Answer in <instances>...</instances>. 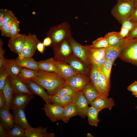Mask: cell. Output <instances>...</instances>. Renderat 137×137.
Wrapping results in <instances>:
<instances>
[{"instance_id":"cell-16","label":"cell","mask_w":137,"mask_h":137,"mask_svg":"<svg viewBox=\"0 0 137 137\" xmlns=\"http://www.w3.org/2000/svg\"><path fill=\"white\" fill-rule=\"evenodd\" d=\"M26 35L20 34L10 38L8 41V46L11 50L18 55L22 51L25 42Z\"/></svg>"},{"instance_id":"cell-10","label":"cell","mask_w":137,"mask_h":137,"mask_svg":"<svg viewBox=\"0 0 137 137\" xmlns=\"http://www.w3.org/2000/svg\"><path fill=\"white\" fill-rule=\"evenodd\" d=\"M64 108L53 104H46L43 109L48 118L52 122L60 119L63 114Z\"/></svg>"},{"instance_id":"cell-50","label":"cell","mask_w":137,"mask_h":137,"mask_svg":"<svg viewBox=\"0 0 137 137\" xmlns=\"http://www.w3.org/2000/svg\"><path fill=\"white\" fill-rule=\"evenodd\" d=\"M126 37H129L133 39L137 38V26L130 31Z\"/></svg>"},{"instance_id":"cell-37","label":"cell","mask_w":137,"mask_h":137,"mask_svg":"<svg viewBox=\"0 0 137 137\" xmlns=\"http://www.w3.org/2000/svg\"><path fill=\"white\" fill-rule=\"evenodd\" d=\"M108 41L109 45H114L117 43L120 40L119 31H111L106 34L104 36Z\"/></svg>"},{"instance_id":"cell-47","label":"cell","mask_w":137,"mask_h":137,"mask_svg":"<svg viewBox=\"0 0 137 137\" xmlns=\"http://www.w3.org/2000/svg\"><path fill=\"white\" fill-rule=\"evenodd\" d=\"M130 31L127 29L121 27L119 31V35L121 39L126 38L128 35Z\"/></svg>"},{"instance_id":"cell-22","label":"cell","mask_w":137,"mask_h":137,"mask_svg":"<svg viewBox=\"0 0 137 137\" xmlns=\"http://www.w3.org/2000/svg\"><path fill=\"white\" fill-rule=\"evenodd\" d=\"M82 91L90 105L100 95L91 81L86 85Z\"/></svg>"},{"instance_id":"cell-4","label":"cell","mask_w":137,"mask_h":137,"mask_svg":"<svg viewBox=\"0 0 137 137\" xmlns=\"http://www.w3.org/2000/svg\"><path fill=\"white\" fill-rule=\"evenodd\" d=\"M40 42L35 34L29 33L28 35H26L24 47L16 60L32 57L37 49V44Z\"/></svg>"},{"instance_id":"cell-8","label":"cell","mask_w":137,"mask_h":137,"mask_svg":"<svg viewBox=\"0 0 137 137\" xmlns=\"http://www.w3.org/2000/svg\"><path fill=\"white\" fill-rule=\"evenodd\" d=\"M74 55L86 65L89 66L91 64L88 53L85 46H82L75 40L71 35L67 37Z\"/></svg>"},{"instance_id":"cell-49","label":"cell","mask_w":137,"mask_h":137,"mask_svg":"<svg viewBox=\"0 0 137 137\" xmlns=\"http://www.w3.org/2000/svg\"><path fill=\"white\" fill-rule=\"evenodd\" d=\"M6 101L2 91L0 90V108L6 106Z\"/></svg>"},{"instance_id":"cell-23","label":"cell","mask_w":137,"mask_h":137,"mask_svg":"<svg viewBox=\"0 0 137 137\" xmlns=\"http://www.w3.org/2000/svg\"><path fill=\"white\" fill-rule=\"evenodd\" d=\"M78 115L77 108L73 102L64 107L60 120H62L64 123H66L70 118Z\"/></svg>"},{"instance_id":"cell-17","label":"cell","mask_w":137,"mask_h":137,"mask_svg":"<svg viewBox=\"0 0 137 137\" xmlns=\"http://www.w3.org/2000/svg\"><path fill=\"white\" fill-rule=\"evenodd\" d=\"M90 105L96 108L100 112L105 108L111 110L112 108L114 106V102L112 98H108L104 95H100Z\"/></svg>"},{"instance_id":"cell-21","label":"cell","mask_w":137,"mask_h":137,"mask_svg":"<svg viewBox=\"0 0 137 137\" xmlns=\"http://www.w3.org/2000/svg\"><path fill=\"white\" fill-rule=\"evenodd\" d=\"M47 127L41 126L36 128L25 129L26 137H54L55 134L53 132H47Z\"/></svg>"},{"instance_id":"cell-51","label":"cell","mask_w":137,"mask_h":137,"mask_svg":"<svg viewBox=\"0 0 137 137\" xmlns=\"http://www.w3.org/2000/svg\"><path fill=\"white\" fill-rule=\"evenodd\" d=\"M0 137H8L7 131L4 128L1 122H0Z\"/></svg>"},{"instance_id":"cell-6","label":"cell","mask_w":137,"mask_h":137,"mask_svg":"<svg viewBox=\"0 0 137 137\" xmlns=\"http://www.w3.org/2000/svg\"><path fill=\"white\" fill-rule=\"evenodd\" d=\"M133 39L129 37H126L121 39L116 44L112 45H109L105 48L106 58L114 62L122 52Z\"/></svg>"},{"instance_id":"cell-44","label":"cell","mask_w":137,"mask_h":137,"mask_svg":"<svg viewBox=\"0 0 137 137\" xmlns=\"http://www.w3.org/2000/svg\"><path fill=\"white\" fill-rule=\"evenodd\" d=\"M122 27L128 29L130 31L132 30L136 26L128 19L123 21L121 24Z\"/></svg>"},{"instance_id":"cell-45","label":"cell","mask_w":137,"mask_h":137,"mask_svg":"<svg viewBox=\"0 0 137 137\" xmlns=\"http://www.w3.org/2000/svg\"><path fill=\"white\" fill-rule=\"evenodd\" d=\"M106 59V58L105 57L100 59L91 60H90V62L92 65L101 67L104 64Z\"/></svg>"},{"instance_id":"cell-57","label":"cell","mask_w":137,"mask_h":137,"mask_svg":"<svg viewBox=\"0 0 137 137\" xmlns=\"http://www.w3.org/2000/svg\"><path fill=\"white\" fill-rule=\"evenodd\" d=\"M132 94L135 97H137V91L135 93H132Z\"/></svg>"},{"instance_id":"cell-7","label":"cell","mask_w":137,"mask_h":137,"mask_svg":"<svg viewBox=\"0 0 137 137\" xmlns=\"http://www.w3.org/2000/svg\"><path fill=\"white\" fill-rule=\"evenodd\" d=\"M118 57L125 62L137 66V38L130 41Z\"/></svg>"},{"instance_id":"cell-11","label":"cell","mask_w":137,"mask_h":137,"mask_svg":"<svg viewBox=\"0 0 137 137\" xmlns=\"http://www.w3.org/2000/svg\"><path fill=\"white\" fill-rule=\"evenodd\" d=\"M25 83L33 94L37 95L42 98L46 104H51V96L45 90V89L37 82L31 80Z\"/></svg>"},{"instance_id":"cell-29","label":"cell","mask_w":137,"mask_h":137,"mask_svg":"<svg viewBox=\"0 0 137 137\" xmlns=\"http://www.w3.org/2000/svg\"><path fill=\"white\" fill-rule=\"evenodd\" d=\"M99 84L103 94L108 97L110 87V81L107 79L102 71L101 67H100Z\"/></svg>"},{"instance_id":"cell-52","label":"cell","mask_w":137,"mask_h":137,"mask_svg":"<svg viewBox=\"0 0 137 137\" xmlns=\"http://www.w3.org/2000/svg\"><path fill=\"white\" fill-rule=\"evenodd\" d=\"M45 46H49L52 43L51 39L48 37H46L44 39L43 42Z\"/></svg>"},{"instance_id":"cell-39","label":"cell","mask_w":137,"mask_h":137,"mask_svg":"<svg viewBox=\"0 0 137 137\" xmlns=\"http://www.w3.org/2000/svg\"><path fill=\"white\" fill-rule=\"evenodd\" d=\"M19 23V21L16 18L11 25L9 31V37H12L20 34Z\"/></svg>"},{"instance_id":"cell-24","label":"cell","mask_w":137,"mask_h":137,"mask_svg":"<svg viewBox=\"0 0 137 137\" xmlns=\"http://www.w3.org/2000/svg\"><path fill=\"white\" fill-rule=\"evenodd\" d=\"M39 70L46 72L58 73L56 66L54 62L53 58H51L38 62Z\"/></svg>"},{"instance_id":"cell-41","label":"cell","mask_w":137,"mask_h":137,"mask_svg":"<svg viewBox=\"0 0 137 137\" xmlns=\"http://www.w3.org/2000/svg\"><path fill=\"white\" fill-rule=\"evenodd\" d=\"M8 76L5 67L0 69V90H2Z\"/></svg>"},{"instance_id":"cell-34","label":"cell","mask_w":137,"mask_h":137,"mask_svg":"<svg viewBox=\"0 0 137 137\" xmlns=\"http://www.w3.org/2000/svg\"><path fill=\"white\" fill-rule=\"evenodd\" d=\"M8 137H25V129L20 126L14 124L12 128L7 131Z\"/></svg>"},{"instance_id":"cell-43","label":"cell","mask_w":137,"mask_h":137,"mask_svg":"<svg viewBox=\"0 0 137 137\" xmlns=\"http://www.w3.org/2000/svg\"><path fill=\"white\" fill-rule=\"evenodd\" d=\"M15 16L14 14L11 11L6 9L5 15L2 20L0 22V27Z\"/></svg>"},{"instance_id":"cell-18","label":"cell","mask_w":137,"mask_h":137,"mask_svg":"<svg viewBox=\"0 0 137 137\" xmlns=\"http://www.w3.org/2000/svg\"><path fill=\"white\" fill-rule=\"evenodd\" d=\"M9 110L6 106L0 110L1 122L7 131L11 129L14 124L13 115Z\"/></svg>"},{"instance_id":"cell-19","label":"cell","mask_w":137,"mask_h":137,"mask_svg":"<svg viewBox=\"0 0 137 137\" xmlns=\"http://www.w3.org/2000/svg\"><path fill=\"white\" fill-rule=\"evenodd\" d=\"M74 55L67 59L65 62L70 65L79 73L86 75L90 70L89 66Z\"/></svg>"},{"instance_id":"cell-5","label":"cell","mask_w":137,"mask_h":137,"mask_svg":"<svg viewBox=\"0 0 137 137\" xmlns=\"http://www.w3.org/2000/svg\"><path fill=\"white\" fill-rule=\"evenodd\" d=\"M52 47L54 52L53 59L55 60L61 61L62 60L65 62L74 55H71L73 52L67 37L60 44L52 45Z\"/></svg>"},{"instance_id":"cell-1","label":"cell","mask_w":137,"mask_h":137,"mask_svg":"<svg viewBox=\"0 0 137 137\" xmlns=\"http://www.w3.org/2000/svg\"><path fill=\"white\" fill-rule=\"evenodd\" d=\"M37 76L32 80L40 84L51 96L55 95L60 89L66 85V80L59 73L39 70Z\"/></svg>"},{"instance_id":"cell-25","label":"cell","mask_w":137,"mask_h":137,"mask_svg":"<svg viewBox=\"0 0 137 137\" xmlns=\"http://www.w3.org/2000/svg\"><path fill=\"white\" fill-rule=\"evenodd\" d=\"M99 67L92 65L90 76L91 81L99 94L100 95H104L102 93L99 85Z\"/></svg>"},{"instance_id":"cell-40","label":"cell","mask_w":137,"mask_h":137,"mask_svg":"<svg viewBox=\"0 0 137 137\" xmlns=\"http://www.w3.org/2000/svg\"><path fill=\"white\" fill-rule=\"evenodd\" d=\"M16 18L15 16L0 27L2 36L4 37H9V31L11 25Z\"/></svg>"},{"instance_id":"cell-15","label":"cell","mask_w":137,"mask_h":137,"mask_svg":"<svg viewBox=\"0 0 137 137\" xmlns=\"http://www.w3.org/2000/svg\"><path fill=\"white\" fill-rule=\"evenodd\" d=\"M13 93H24L33 95L26 84L17 76H8Z\"/></svg>"},{"instance_id":"cell-26","label":"cell","mask_w":137,"mask_h":137,"mask_svg":"<svg viewBox=\"0 0 137 137\" xmlns=\"http://www.w3.org/2000/svg\"><path fill=\"white\" fill-rule=\"evenodd\" d=\"M16 63L22 67H25L37 72L39 70L38 62L31 57L24 58L21 60H15Z\"/></svg>"},{"instance_id":"cell-35","label":"cell","mask_w":137,"mask_h":137,"mask_svg":"<svg viewBox=\"0 0 137 137\" xmlns=\"http://www.w3.org/2000/svg\"><path fill=\"white\" fill-rule=\"evenodd\" d=\"M78 92L71 86L66 85L54 95L58 96H69L74 97Z\"/></svg>"},{"instance_id":"cell-36","label":"cell","mask_w":137,"mask_h":137,"mask_svg":"<svg viewBox=\"0 0 137 137\" xmlns=\"http://www.w3.org/2000/svg\"><path fill=\"white\" fill-rule=\"evenodd\" d=\"M89 45L93 48H106L109 46V43L107 38L104 36L97 38Z\"/></svg>"},{"instance_id":"cell-54","label":"cell","mask_w":137,"mask_h":137,"mask_svg":"<svg viewBox=\"0 0 137 137\" xmlns=\"http://www.w3.org/2000/svg\"><path fill=\"white\" fill-rule=\"evenodd\" d=\"M6 11V9H0V22L2 20L5 15Z\"/></svg>"},{"instance_id":"cell-2","label":"cell","mask_w":137,"mask_h":137,"mask_svg":"<svg viewBox=\"0 0 137 137\" xmlns=\"http://www.w3.org/2000/svg\"><path fill=\"white\" fill-rule=\"evenodd\" d=\"M135 8L133 1L118 2L112 8L111 14L121 24L128 19Z\"/></svg>"},{"instance_id":"cell-55","label":"cell","mask_w":137,"mask_h":137,"mask_svg":"<svg viewBox=\"0 0 137 137\" xmlns=\"http://www.w3.org/2000/svg\"><path fill=\"white\" fill-rule=\"evenodd\" d=\"M135 8H137V0H134L133 1Z\"/></svg>"},{"instance_id":"cell-46","label":"cell","mask_w":137,"mask_h":137,"mask_svg":"<svg viewBox=\"0 0 137 137\" xmlns=\"http://www.w3.org/2000/svg\"><path fill=\"white\" fill-rule=\"evenodd\" d=\"M137 26V8H135L127 19Z\"/></svg>"},{"instance_id":"cell-48","label":"cell","mask_w":137,"mask_h":137,"mask_svg":"<svg viewBox=\"0 0 137 137\" xmlns=\"http://www.w3.org/2000/svg\"><path fill=\"white\" fill-rule=\"evenodd\" d=\"M127 89L132 93L137 91V81H135L129 86L127 87Z\"/></svg>"},{"instance_id":"cell-20","label":"cell","mask_w":137,"mask_h":137,"mask_svg":"<svg viewBox=\"0 0 137 137\" xmlns=\"http://www.w3.org/2000/svg\"><path fill=\"white\" fill-rule=\"evenodd\" d=\"M25 108H22L13 111L14 124L18 125L25 129L32 127L28 123L25 112Z\"/></svg>"},{"instance_id":"cell-31","label":"cell","mask_w":137,"mask_h":137,"mask_svg":"<svg viewBox=\"0 0 137 137\" xmlns=\"http://www.w3.org/2000/svg\"><path fill=\"white\" fill-rule=\"evenodd\" d=\"M73 97L69 96H51V103L64 107L73 102Z\"/></svg>"},{"instance_id":"cell-27","label":"cell","mask_w":137,"mask_h":137,"mask_svg":"<svg viewBox=\"0 0 137 137\" xmlns=\"http://www.w3.org/2000/svg\"><path fill=\"white\" fill-rule=\"evenodd\" d=\"M85 46L90 62L91 60L100 59L106 57L105 48H93L90 47L89 45Z\"/></svg>"},{"instance_id":"cell-14","label":"cell","mask_w":137,"mask_h":137,"mask_svg":"<svg viewBox=\"0 0 137 137\" xmlns=\"http://www.w3.org/2000/svg\"><path fill=\"white\" fill-rule=\"evenodd\" d=\"M59 74L66 80L78 74H80L70 65L64 61L54 59Z\"/></svg>"},{"instance_id":"cell-9","label":"cell","mask_w":137,"mask_h":137,"mask_svg":"<svg viewBox=\"0 0 137 137\" xmlns=\"http://www.w3.org/2000/svg\"><path fill=\"white\" fill-rule=\"evenodd\" d=\"M34 98L33 95L13 93L10 110L13 111L20 108H25L27 105Z\"/></svg>"},{"instance_id":"cell-30","label":"cell","mask_w":137,"mask_h":137,"mask_svg":"<svg viewBox=\"0 0 137 137\" xmlns=\"http://www.w3.org/2000/svg\"><path fill=\"white\" fill-rule=\"evenodd\" d=\"M14 59L8 60L5 66L9 76H17L21 72L23 67L18 65Z\"/></svg>"},{"instance_id":"cell-12","label":"cell","mask_w":137,"mask_h":137,"mask_svg":"<svg viewBox=\"0 0 137 137\" xmlns=\"http://www.w3.org/2000/svg\"><path fill=\"white\" fill-rule=\"evenodd\" d=\"M73 102L77 107L78 115L81 118H85L89 104L82 91L77 92L73 97Z\"/></svg>"},{"instance_id":"cell-13","label":"cell","mask_w":137,"mask_h":137,"mask_svg":"<svg viewBox=\"0 0 137 137\" xmlns=\"http://www.w3.org/2000/svg\"><path fill=\"white\" fill-rule=\"evenodd\" d=\"M90 81V78L87 75L78 74L67 80L66 85L71 86L78 91H82Z\"/></svg>"},{"instance_id":"cell-53","label":"cell","mask_w":137,"mask_h":137,"mask_svg":"<svg viewBox=\"0 0 137 137\" xmlns=\"http://www.w3.org/2000/svg\"><path fill=\"white\" fill-rule=\"evenodd\" d=\"M45 46L43 43L39 42L37 44V48L38 51L41 53L43 54Z\"/></svg>"},{"instance_id":"cell-56","label":"cell","mask_w":137,"mask_h":137,"mask_svg":"<svg viewBox=\"0 0 137 137\" xmlns=\"http://www.w3.org/2000/svg\"><path fill=\"white\" fill-rule=\"evenodd\" d=\"M134 0H117V2H123V1H133Z\"/></svg>"},{"instance_id":"cell-42","label":"cell","mask_w":137,"mask_h":137,"mask_svg":"<svg viewBox=\"0 0 137 137\" xmlns=\"http://www.w3.org/2000/svg\"><path fill=\"white\" fill-rule=\"evenodd\" d=\"M3 42L2 39H0V69L5 67L8 60L6 59L4 56L5 52L3 48Z\"/></svg>"},{"instance_id":"cell-3","label":"cell","mask_w":137,"mask_h":137,"mask_svg":"<svg viewBox=\"0 0 137 137\" xmlns=\"http://www.w3.org/2000/svg\"><path fill=\"white\" fill-rule=\"evenodd\" d=\"M71 35L70 25L66 22L51 27L47 31L46 36L50 37L52 45L58 44Z\"/></svg>"},{"instance_id":"cell-33","label":"cell","mask_w":137,"mask_h":137,"mask_svg":"<svg viewBox=\"0 0 137 137\" xmlns=\"http://www.w3.org/2000/svg\"><path fill=\"white\" fill-rule=\"evenodd\" d=\"M2 91L6 99V106L10 110V104L12 98L13 92L8 76Z\"/></svg>"},{"instance_id":"cell-38","label":"cell","mask_w":137,"mask_h":137,"mask_svg":"<svg viewBox=\"0 0 137 137\" xmlns=\"http://www.w3.org/2000/svg\"><path fill=\"white\" fill-rule=\"evenodd\" d=\"M114 62L110 60L106 59L101 67L102 71L107 79L110 81V78L112 66Z\"/></svg>"},{"instance_id":"cell-28","label":"cell","mask_w":137,"mask_h":137,"mask_svg":"<svg viewBox=\"0 0 137 137\" xmlns=\"http://www.w3.org/2000/svg\"><path fill=\"white\" fill-rule=\"evenodd\" d=\"M100 111L95 107L91 106L88 107L86 113L88 117V124L92 126L96 127L100 121L98 115Z\"/></svg>"},{"instance_id":"cell-32","label":"cell","mask_w":137,"mask_h":137,"mask_svg":"<svg viewBox=\"0 0 137 137\" xmlns=\"http://www.w3.org/2000/svg\"><path fill=\"white\" fill-rule=\"evenodd\" d=\"M38 75V72L36 71L23 67L17 77L25 83L36 78Z\"/></svg>"}]
</instances>
